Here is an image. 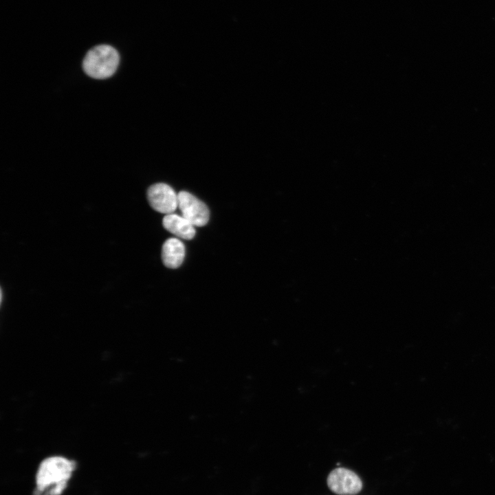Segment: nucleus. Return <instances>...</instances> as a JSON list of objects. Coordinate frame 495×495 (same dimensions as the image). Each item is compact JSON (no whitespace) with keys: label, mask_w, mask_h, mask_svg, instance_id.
<instances>
[{"label":"nucleus","mask_w":495,"mask_h":495,"mask_svg":"<svg viewBox=\"0 0 495 495\" xmlns=\"http://www.w3.org/2000/svg\"><path fill=\"white\" fill-rule=\"evenodd\" d=\"M75 463L63 456H50L39 465L36 474L35 495H60L65 489Z\"/></svg>","instance_id":"nucleus-1"},{"label":"nucleus","mask_w":495,"mask_h":495,"mask_svg":"<svg viewBox=\"0 0 495 495\" xmlns=\"http://www.w3.org/2000/svg\"><path fill=\"white\" fill-rule=\"evenodd\" d=\"M119 60V54L115 48L109 45H99L87 53L82 67L90 77L104 79L114 74Z\"/></svg>","instance_id":"nucleus-2"},{"label":"nucleus","mask_w":495,"mask_h":495,"mask_svg":"<svg viewBox=\"0 0 495 495\" xmlns=\"http://www.w3.org/2000/svg\"><path fill=\"white\" fill-rule=\"evenodd\" d=\"M327 485L331 491L338 495H354L362 488L360 477L351 470L338 468L328 475Z\"/></svg>","instance_id":"nucleus-3"},{"label":"nucleus","mask_w":495,"mask_h":495,"mask_svg":"<svg viewBox=\"0 0 495 495\" xmlns=\"http://www.w3.org/2000/svg\"><path fill=\"white\" fill-rule=\"evenodd\" d=\"M178 207L182 216L194 226H204L209 220V210L206 205L186 191L178 194Z\"/></svg>","instance_id":"nucleus-4"},{"label":"nucleus","mask_w":495,"mask_h":495,"mask_svg":"<svg viewBox=\"0 0 495 495\" xmlns=\"http://www.w3.org/2000/svg\"><path fill=\"white\" fill-rule=\"evenodd\" d=\"M147 199L155 210L166 214L173 213L178 207V195L172 187L164 183L151 186Z\"/></svg>","instance_id":"nucleus-5"},{"label":"nucleus","mask_w":495,"mask_h":495,"mask_svg":"<svg viewBox=\"0 0 495 495\" xmlns=\"http://www.w3.org/2000/svg\"><path fill=\"white\" fill-rule=\"evenodd\" d=\"M185 256V246L178 239L170 238L163 244L162 259L164 265L171 269L179 267Z\"/></svg>","instance_id":"nucleus-6"},{"label":"nucleus","mask_w":495,"mask_h":495,"mask_svg":"<svg viewBox=\"0 0 495 495\" xmlns=\"http://www.w3.org/2000/svg\"><path fill=\"white\" fill-rule=\"evenodd\" d=\"M162 223L166 230L179 238L190 240L195 236L194 226L183 216L173 213L166 214Z\"/></svg>","instance_id":"nucleus-7"}]
</instances>
